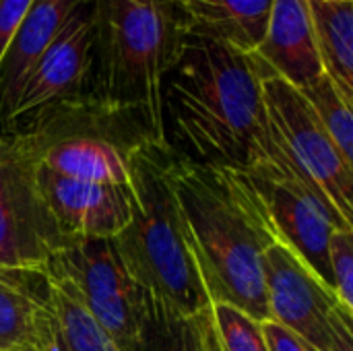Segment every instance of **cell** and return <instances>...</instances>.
Segmentation results:
<instances>
[{
    "label": "cell",
    "mask_w": 353,
    "mask_h": 351,
    "mask_svg": "<svg viewBox=\"0 0 353 351\" xmlns=\"http://www.w3.org/2000/svg\"><path fill=\"white\" fill-rule=\"evenodd\" d=\"M261 81L250 56L178 29L161 77L165 145L201 166L248 170L267 139Z\"/></svg>",
    "instance_id": "1"
},
{
    "label": "cell",
    "mask_w": 353,
    "mask_h": 351,
    "mask_svg": "<svg viewBox=\"0 0 353 351\" xmlns=\"http://www.w3.org/2000/svg\"><path fill=\"white\" fill-rule=\"evenodd\" d=\"M168 176L211 304H230L259 323L269 321L263 252L279 236L250 174L201 166L170 149Z\"/></svg>",
    "instance_id": "2"
},
{
    "label": "cell",
    "mask_w": 353,
    "mask_h": 351,
    "mask_svg": "<svg viewBox=\"0 0 353 351\" xmlns=\"http://www.w3.org/2000/svg\"><path fill=\"white\" fill-rule=\"evenodd\" d=\"M93 89L87 97L101 116L124 120L139 141L165 145L161 77L178 27L165 0H91Z\"/></svg>",
    "instance_id": "3"
},
{
    "label": "cell",
    "mask_w": 353,
    "mask_h": 351,
    "mask_svg": "<svg viewBox=\"0 0 353 351\" xmlns=\"http://www.w3.org/2000/svg\"><path fill=\"white\" fill-rule=\"evenodd\" d=\"M132 217L114 244L151 296L180 312L211 306L196 265L186 244V228L168 176L170 149L137 141L128 151Z\"/></svg>",
    "instance_id": "4"
},
{
    "label": "cell",
    "mask_w": 353,
    "mask_h": 351,
    "mask_svg": "<svg viewBox=\"0 0 353 351\" xmlns=\"http://www.w3.org/2000/svg\"><path fill=\"white\" fill-rule=\"evenodd\" d=\"M39 134H0V269L43 273L70 242L37 182Z\"/></svg>",
    "instance_id": "5"
},
{
    "label": "cell",
    "mask_w": 353,
    "mask_h": 351,
    "mask_svg": "<svg viewBox=\"0 0 353 351\" xmlns=\"http://www.w3.org/2000/svg\"><path fill=\"white\" fill-rule=\"evenodd\" d=\"M64 281L120 351H139L147 292L126 269L114 238L72 240L46 267Z\"/></svg>",
    "instance_id": "6"
},
{
    "label": "cell",
    "mask_w": 353,
    "mask_h": 351,
    "mask_svg": "<svg viewBox=\"0 0 353 351\" xmlns=\"http://www.w3.org/2000/svg\"><path fill=\"white\" fill-rule=\"evenodd\" d=\"M263 275L269 321L314 351H353V312L296 250L273 242L263 252Z\"/></svg>",
    "instance_id": "7"
},
{
    "label": "cell",
    "mask_w": 353,
    "mask_h": 351,
    "mask_svg": "<svg viewBox=\"0 0 353 351\" xmlns=\"http://www.w3.org/2000/svg\"><path fill=\"white\" fill-rule=\"evenodd\" d=\"M93 12L91 2L81 6L62 31L48 43L27 70L4 128H37L62 110H74L85 99L93 68Z\"/></svg>",
    "instance_id": "8"
},
{
    "label": "cell",
    "mask_w": 353,
    "mask_h": 351,
    "mask_svg": "<svg viewBox=\"0 0 353 351\" xmlns=\"http://www.w3.org/2000/svg\"><path fill=\"white\" fill-rule=\"evenodd\" d=\"M37 182L62 236L72 240H112L132 217V192L126 186L91 184L56 174L41 163Z\"/></svg>",
    "instance_id": "9"
},
{
    "label": "cell",
    "mask_w": 353,
    "mask_h": 351,
    "mask_svg": "<svg viewBox=\"0 0 353 351\" xmlns=\"http://www.w3.org/2000/svg\"><path fill=\"white\" fill-rule=\"evenodd\" d=\"M250 58L263 77H277L296 89L314 83L325 70L308 0H273L265 35Z\"/></svg>",
    "instance_id": "10"
},
{
    "label": "cell",
    "mask_w": 353,
    "mask_h": 351,
    "mask_svg": "<svg viewBox=\"0 0 353 351\" xmlns=\"http://www.w3.org/2000/svg\"><path fill=\"white\" fill-rule=\"evenodd\" d=\"M180 31L250 56L267 29L273 0H165Z\"/></svg>",
    "instance_id": "11"
},
{
    "label": "cell",
    "mask_w": 353,
    "mask_h": 351,
    "mask_svg": "<svg viewBox=\"0 0 353 351\" xmlns=\"http://www.w3.org/2000/svg\"><path fill=\"white\" fill-rule=\"evenodd\" d=\"M0 351H52L46 273L0 269Z\"/></svg>",
    "instance_id": "12"
},
{
    "label": "cell",
    "mask_w": 353,
    "mask_h": 351,
    "mask_svg": "<svg viewBox=\"0 0 353 351\" xmlns=\"http://www.w3.org/2000/svg\"><path fill=\"white\" fill-rule=\"evenodd\" d=\"M250 178L265 199L279 240L296 250L310 265V269L333 290L329 269V240L335 230L345 228H337V223L312 201L273 182L254 176Z\"/></svg>",
    "instance_id": "13"
},
{
    "label": "cell",
    "mask_w": 353,
    "mask_h": 351,
    "mask_svg": "<svg viewBox=\"0 0 353 351\" xmlns=\"http://www.w3.org/2000/svg\"><path fill=\"white\" fill-rule=\"evenodd\" d=\"M91 0H33L0 64V122L10 112L19 87L48 43L72 14Z\"/></svg>",
    "instance_id": "14"
},
{
    "label": "cell",
    "mask_w": 353,
    "mask_h": 351,
    "mask_svg": "<svg viewBox=\"0 0 353 351\" xmlns=\"http://www.w3.org/2000/svg\"><path fill=\"white\" fill-rule=\"evenodd\" d=\"M39 163L74 180L130 188L126 151H120L112 141L101 137H66L39 145Z\"/></svg>",
    "instance_id": "15"
},
{
    "label": "cell",
    "mask_w": 353,
    "mask_h": 351,
    "mask_svg": "<svg viewBox=\"0 0 353 351\" xmlns=\"http://www.w3.org/2000/svg\"><path fill=\"white\" fill-rule=\"evenodd\" d=\"M139 351H223L213 304L196 312H180L147 292Z\"/></svg>",
    "instance_id": "16"
},
{
    "label": "cell",
    "mask_w": 353,
    "mask_h": 351,
    "mask_svg": "<svg viewBox=\"0 0 353 351\" xmlns=\"http://www.w3.org/2000/svg\"><path fill=\"white\" fill-rule=\"evenodd\" d=\"M325 74L353 101V0H308Z\"/></svg>",
    "instance_id": "17"
},
{
    "label": "cell",
    "mask_w": 353,
    "mask_h": 351,
    "mask_svg": "<svg viewBox=\"0 0 353 351\" xmlns=\"http://www.w3.org/2000/svg\"><path fill=\"white\" fill-rule=\"evenodd\" d=\"M46 279L52 308V351H120L64 281L48 273Z\"/></svg>",
    "instance_id": "18"
},
{
    "label": "cell",
    "mask_w": 353,
    "mask_h": 351,
    "mask_svg": "<svg viewBox=\"0 0 353 351\" xmlns=\"http://www.w3.org/2000/svg\"><path fill=\"white\" fill-rule=\"evenodd\" d=\"M337 149L353 163V101L323 72L314 83L300 89Z\"/></svg>",
    "instance_id": "19"
},
{
    "label": "cell",
    "mask_w": 353,
    "mask_h": 351,
    "mask_svg": "<svg viewBox=\"0 0 353 351\" xmlns=\"http://www.w3.org/2000/svg\"><path fill=\"white\" fill-rule=\"evenodd\" d=\"M213 317L223 351H269L261 323L230 304H213Z\"/></svg>",
    "instance_id": "20"
},
{
    "label": "cell",
    "mask_w": 353,
    "mask_h": 351,
    "mask_svg": "<svg viewBox=\"0 0 353 351\" xmlns=\"http://www.w3.org/2000/svg\"><path fill=\"white\" fill-rule=\"evenodd\" d=\"M329 269L333 292L353 312V230H335L329 240Z\"/></svg>",
    "instance_id": "21"
},
{
    "label": "cell",
    "mask_w": 353,
    "mask_h": 351,
    "mask_svg": "<svg viewBox=\"0 0 353 351\" xmlns=\"http://www.w3.org/2000/svg\"><path fill=\"white\" fill-rule=\"evenodd\" d=\"M33 0H0V64Z\"/></svg>",
    "instance_id": "22"
},
{
    "label": "cell",
    "mask_w": 353,
    "mask_h": 351,
    "mask_svg": "<svg viewBox=\"0 0 353 351\" xmlns=\"http://www.w3.org/2000/svg\"><path fill=\"white\" fill-rule=\"evenodd\" d=\"M261 331L265 335V341L269 345V351H314L306 341H302L296 333H292L290 329L273 323V321H265L261 323Z\"/></svg>",
    "instance_id": "23"
}]
</instances>
